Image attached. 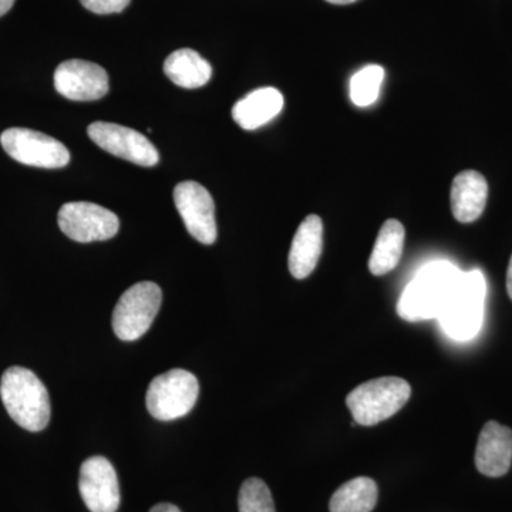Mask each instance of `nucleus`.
Returning a JSON list of instances; mask_svg holds the SVG:
<instances>
[{
  "label": "nucleus",
  "instance_id": "obj_1",
  "mask_svg": "<svg viewBox=\"0 0 512 512\" xmlns=\"http://www.w3.org/2000/svg\"><path fill=\"white\" fill-rule=\"evenodd\" d=\"M0 397L6 412L22 429L37 433L50 421V397L45 384L25 367L6 370L0 382Z\"/></svg>",
  "mask_w": 512,
  "mask_h": 512
},
{
  "label": "nucleus",
  "instance_id": "obj_2",
  "mask_svg": "<svg viewBox=\"0 0 512 512\" xmlns=\"http://www.w3.org/2000/svg\"><path fill=\"white\" fill-rule=\"evenodd\" d=\"M460 275L461 272L448 262H431L423 266L397 303L400 318L409 322L439 319Z\"/></svg>",
  "mask_w": 512,
  "mask_h": 512
},
{
  "label": "nucleus",
  "instance_id": "obj_3",
  "mask_svg": "<svg viewBox=\"0 0 512 512\" xmlns=\"http://www.w3.org/2000/svg\"><path fill=\"white\" fill-rule=\"evenodd\" d=\"M410 396L412 387L406 380L380 377L356 387L349 393L346 404L357 424L375 426L399 412Z\"/></svg>",
  "mask_w": 512,
  "mask_h": 512
},
{
  "label": "nucleus",
  "instance_id": "obj_4",
  "mask_svg": "<svg viewBox=\"0 0 512 512\" xmlns=\"http://www.w3.org/2000/svg\"><path fill=\"white\" fill-rule=\"evenodd\" d=\"M485 284L478 271L461 274L448 296L439 320L450 338H474L483 322Z\"/></svg>",
  "mask_w": 512,
  "mask_h": 512
},
{
  "label": "nucleus",
  "instance_id": "obj_5",
  "mask_svg": "<svg viewBox=\"0 0 512 512\" xmlns=\"http://www.w3.org/2000/svg\"><path fill=\"white\" fill-rule=\"evenodd\" d=\"M163 292L154 282H138L121 295L114 308L113 325L117 338L133 342L146 335L160 311Z\"/></svg>",
  "mask_w": 512,
  "mask_h": 512
},
{
  "label": "nucleus",
  "instance_id": "obj_6",
  "mask_svg": "<svg viewBox=\"0 0 512 512\" xmlns=\"http://www.w3.org/2000/svg\"><path fill=\"white\" fill-rule=\"evenodd\" d=\"M200 394L197 377L183 369L157 376L148 386L146 406L154 419L171 421L191 412Z\"/></svg>",
  "mask_w": 512,
  "mask_h": 512
},
{
  "label": "nucleus",
  "instance_id": "obj_7",
  "mask_svg": "<svg viewBox=\"0 0 512 512\" xmlns=\"http://www.w3.org/2000/svg\"><path fill=\"white\" fill-rule=\"evenodd\" d=\"M0 144L13 160L30 167L55 170L70 163L69 150L63 143L29 128L15 127L3 131Z\"/></svg>",
  "mask_w": 512,
  "mask_h": 512
},
{
  "label": "nucleus",
  "instance_id": "obj_8",
  "mask_svg": "<svg viewBox=\"0 0 512 512\" xmlns=\"http://www.w3.org/2000/svg\"><path fill=\"white\" fill-rule=\"evenodd\" d=\"M59 227L76 242L107 241L116 237L120 221L117 215L93 202H67L59 211Z\"/></svg>",
  "mask_w": 512,
  "mask_h": 512
},
{
  "label": "nucleus",
  "instance_id": "obj_9",
  "mask_svg": "<svg viewBox=\"0 0 512 512\" xmlns=\"http://www.w3.org/2000/svg\"><path fill=\"white\" fill-rule=\"evenodd\" d=\"M87 133L90 140L101 150L130 163L141 167H154L160 161V154L154 144L133 128L96 121L87 128Z\"/></svg>",
  "mask_w": 512,
  "mask_h": 512
},
{
  "label": "nucleus",
  "instance_id": "obj_10",
  "mask_svg": "<svg viewBox=\"0 0 512 512\" xmlns=\"http://www.w3.org/2000/svg\"><path fill=\"white\" fill-rule=\"evenodd\" d=\"M174 202L192 238L204 245L217 241L215 204L207 188L195 181H184L174 188Z\"/></svg>",
  "mask_w": 512,
  "mask_h": 512
},
{
  "label": "nucleus",
  "instance_id": "obj_11",
  "mask_svg": "<svg viewBox=\"0 0 512 512\" xmlns=\"http://www.w3.org/2000/svg\"><path fill=\"white\" fill-rule=\"evenodd\" d=\"M79 490L90 512L119 510V478L107 458L96 456L84 461L80 467Z\"/></svg>",
  "mask_w": 512,
  "mask_h": 512
},
{
  "label": "nucleus",
  "instance_id": "obj_12",
  "mask_svg": "<svg viewBox=\"0 0 512 512\" xmlns=\"http://www.w3.org/2000/svg\"><path fill=\"white\" fill-rule=\"evenodd\" d=\"M55 87L57 93L69 100H100L109 93V74L99 64L67 60L56 69Z\"/></svg>",
  "mask_w": 512,
  "mask_h": 512
},
{
  "label": "nucleus",
  "instance_id": "obj_13",
  "mask_svg": "<svg viewBox=\"0 0 512 512\" xmlns=\"http://www.w3.org/2000/svg\"><path fill=\"white\" fill-rule=\"evenodd\" d=\"M512 463V430L488 421L478 437L476 467L487 477L505 476Z\"/></svg>",
  "mask_w": 512,
  "mask_h": 512
},
{
  "label": "nucleus",
  "instance_id": "obj_14",
  "mask_svg": "<svg viewBox=\"0 0 512 512\" xmlns=\"http://www.w3.org/2000/svg\"><path fill=\"white\" fill-rule=\"evenodd\" d=\"M323 248V222L308 215L299 225L289 251L288 265L293 278L305 279L315 271Z\"/></svg>",
  "mask_w": 512,
  "mask_h": 512
},
{
  "label": "nucleus",
  "instance_id": "obj_15",
  "mask_svg": "<svg viewBox=\"0 0 512 512\" xmlns=\"http://www.w3.org/2000/svg\"><path fill=\"white\" fill-rule=\"evenodd\" d=\"M488 184L484 175L466 170L451 185V210L461 224H470L483 215L487 205Z\"/></svg>",
  "mask_w": 512,
  "mask_h": 512
},
{
  "label": "nucleus",
  "instance_id": "obj_16",
  "mask_svg": "<svg viewBox=\"0 0 512 512\" xmlns=\"http://www.w3.org/2000/svg\"><path fill=\"white\" fill-rule=\"evenodd\" d=\"M284 106V96L278 89L262 87L235 103L232 119L244 130H256L278 117Z\"/></svg>",
  "mask_w": 512,
  "mask_h": 512
},
{
  "label": "nucleus",
  "instance_id": "obj_17",
  "mask_svg": "<svg viewBox=\"0 0 512 512\" xmlns=\"http://www.w3.org/2000/svg\"><path fill=\"white\" fill-rule=\"evenodd\" d=\"M164 73L178 87L192 90L210 82L212 67L195 50L180 49L165 59Z\"/></svg>",
  "mask_w": 512,
  "mask_h": 512
},
{
  "label": "nucleus",
  "instance_id": "obj_18",
  "mask_svg": "<svg viewBox=\"0 0 512 512\" xmlns=\"http://www.w3.org/2000/svg\"><path fill=\"white\" fill-rule=\"evenodd\" d=\"M404 238H406V231L402 222L397 220L384 222L369 259V269L373 275L389 274L399 265L403 254Z\"/></svg>",
  "mask_w": 512,
  "mask_h": 512
},
{
  "label": "nucleus",
  "instance_id": "obj_19",
  "mask_svg": "<svg viewBox=\"0 0 512 512\" xmlns=\"http://www.w3.org/2000/svg\"><path fill=\"white\" fill-rule=\"evenodd\" d=\"M377 484L372 478L357 477L336 490L330 512H372L377 504Z\"/></svg>",
  "mask_w": 512,
  "mask_h": 512
},
{
  "label": "nucleus",
  "instance_id": "obj_20",
  "mask_svg": "<svg viewBox=\"0 0 512 512\" xmlns=\"http://www.w3.org/2000/svg\"><path fill=\"white\" fill-rule=\"evenodd\" d=\"M384 79V69L377 64L363 67L350 80V99L357 107H367L379 99L380 87Z\"/></svg>",
  "mask_w": 512,
  "mask_h": 512
},
{
  "label": "nucleus",
  "instance_id": "obj_21",
  "mask_svg": "<svg viewBox=\"0 0 512 512\" xmlns=\"http://www.w3.org/2000/svg\"><path fill=\"white\" fill-rule=\"evenodd\" d=\"M239 512H275L268 485L261 478H248L238 497Z\"/></svg>",
  "mask_w": 512,
  "mask_h": 512
},
{
  "label": "nucleus",
  "instance_id": "obj_22",
  "mask_svg": "<svg viewBox=\"0 0 512 512\" xmlns=\"http://www.w3.org/2000/svg\"><path fill=\"white\" fill-rule=\"evenodd\" d=\"M131 0H80V3L96 13V15H111V13H120L130 5Z\"/></svg>",
  "mask_w": 512,
  "mask_h": 512
},
{
  "label": "nucleus",
  "instance_id": "obj_23",
  "mask_svg": "<svg viewBox=\"0 0 512 512\" xmlns=\"http://www.w3.org/2000/svg\"><path fill=\"white\" fill-rule=\"evenodd\" d=\"M150 512H181V510L177 507V505L161 503L154 505Z\"/></svg>",
  "mask_w": 512,
  "mask_h": 512
},
{
  "label": "nucleus",
  "instance_id": "obj_24",
  "mask_svg": "<svg viewBox=\"0 0 512 512\" xmlns=\"http://www.w3.org/2000/svg\"><path fill=\"white\" fill-rule=\"evenodd\" d=\"M16 0H0V18L5 16L15 5Z\"/></svg>",
  "mask_w": 512,
  "mask_h": 512
},
{
  "label": "nucleus",
  "instance_id": "obj_25",
  "mask_svg": "<svg viewBox=\"0 0 512 512\" xmlns=\"http://www.w3.org/2000/svg\"><path fill=\"white\" fill-rule=\"evenodd\" d=\"M507 291H508V295H510V298L512 299V256H511L510 265H508Z\"/></svg>",
  "mask_w": 512,
  "mask_h": 512
},
{
  "label": "nucleus",
  "instance_id": "obj_26",
  "mask_svg": "<svg viewBox=\"0 0 512 512\" xmlns=\"http://www.w3.org/2000/svg\"><path fill=\"white\" fill-rule=\"evenodd\" d=\"M328 3H332V5H350V3H355L357 0H326Z\"/></svg>",
  "mask_w": 512,
  "mask_h": 512
}]
</instances>
